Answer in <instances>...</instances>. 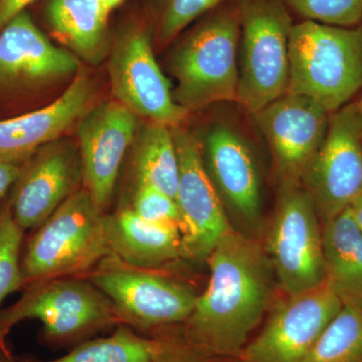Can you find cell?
<instances>
[{"instance_id": "cell-1", "label": "cell", "mask_w": 362, "mask_h": 362, "mask_svg": "<svg viewBox=\"0 0 362 362\" xmlns=\"http://www.w3.org/2000/svg\"><path fill=\"white\" fill-rule=\"evenodd\" d=\"M209 280L181 337L206 354L240 357L270 306L272 267L257 240L232 228L206 259Z\"/></svg>"}, {"instance_id": "cell-2", "label": "cell", "mask_w": 362, "mask_h": 362, "mask_svg": "<svg viewBox=\"0 0 362 362\" xmlns=\"http://www.w3.org/2000/svg\"><path fill=\"white\" fill-rule=\"evenodd\" d=\"M289 59L287 93L311 98L329 113L339 110L362 89V25L296 23Z\"/></svg>"}, {"instance_id": "cell-3", "label": "cell", "mask_w": 362, "mask_h": 362, "mask_svg": "<svg viewBox=\"0 0 362 362\" xmlns=\"http://www.w3.org/2000/svg\"><path fill=\"white\" fill-rule=\"evenodd\" d=\"M105 211L84 187L33 230L21 251L25 286L61 277H84L111 255Z\"/></svg>"}, {"instance_id": "cell-4", "label": "cell", "mask_w": 362, "mask_h": 362, "mask_svg": "<svg viewBox=\"0 0 362 362\" xmlns=\"http://www.w3.org/2000/svg\"><path fill=\"white\" fill-rule=\"evenodd\" d=\"M216 7L171 58V73L177 81L173 97L188 112L238 100L239 14L235 1Z\"/></svg>"}, {"instance_id": "cell-5", "label": "cell", "mask_w": 362, "mask_h": 362, "mask_svg": "<svg viewBox=\"0 0 362 362\" xmlns=\"http://www.w3.org/2000/svg\"><path fill=\"white\" fill-rule=\"evenodd\" d=\"M21 291L16 303L0 310V342L30 319L42 324V339L54 345L83 342L121 324L110 300L81 276L39 281Z\"/></svg>"}, {"instance_id": "cell-6", "label": "cell", "mask_w": 362, "mask_h": 362, "mask_svg": "<svg viewBox=\"0 0 362 362\" xmlns=\"http://www.w3.org/2000/svg\"><path fill=\"white\" fill-rule=\"evenodd\" d=\"M240 23L237 102L255 114L287 93L294 23L283 0H235Z\"/></svg>"}, {"instance_id": "cell-7", "label": "cell", "mask_w": 362, "mask_h": 362, "mask_svg": "<svg viewBox=\"0 0 362 362\" xmlns=\"http://www.w3.org/2000/svg\"><path fill=\"white\" fill-rule=\"evenodd\" d=\"M110 300L121 324L140 330L183 324L197 294L159 270L126 265L113 255L84 276Z\"/></svg>"}, {"instance_id": "cell-8", "label": "cell", "mask_w": 362, "mask_h": 362, "mask_svg": "<svg viewBox=\"0 0 362 362\" xmlns=\"http://www.w3.org/2000/svg\"><path fill=\"white\" fill-rule=\"evenodd\" d=\"M265 251L284 295L308 291L325 280L322 225L302 185H282Z\"/></svg>"}, {"instance_id": "cell-9", "label": "cell", "mask_w": 362, "mask_h": 362, "mask_svg": "<svg viewBox=\"0 0 362 362\" xmlns=\"http://www.w3.org/2000/svg\"><path fill=\"white\" fill-rule=\"evenodd\" d=\"M321 225L362 192V116L356 101L331 113L320 149L301 181Z\"/></svg>"}, {"instance_id": "cell-10", "label": "cell", "mask_w": 362, "mask_h": 362, "mask_svg": "<svg viewBox=\"0 0 362 362\" xmlns=\"http://www.w3.org/2000/svg\"><path fill=\"white\" fill-rule=\"evenodd\" d=\"M343 301L327 278L320 285L295 295H285L275 305L265 327L247 343L243 362H301Z\"/></svg>"}, {"instance_id": "cell-11", "label": "cell", "mask_w": 362, "mask_h": 362, "mask_svg": "<svg viewBox=\"0 0 362 362\" xmlns=\"http://www.w3.org/2000/svg\"><path fill=\"white\" fill-rule=\"evenodd\" d=\"M109 75L116 101L136 116L171 128L187 118L188 111L175 101L148 33L141 26H131L121 33L109 61Z\"/></svg>"}, {"instance_id": "cell-12", "label": "cell", "mask_w": 362, "mask_h": 362, "mask_svg": "<svg viewBox=\"0 0 362 362\" xmlns=\"http://www.w3.org/2000/svg\"><path fill=\"white\" fill-rule=\"evenodd\" d=\"M178 162L180 182L177 202L182 214V258L206 262L218 240L232 230L220 194L204 161L199 140L187 131L173 128Z\"/></svg>"}, {"instance_id": "cell-13", "label": "cell", "mask_w": 362, "mask_h": 362, "mask_svg": "<svg viewBox=\"0 0 362 362\" xmlns=\"http://www.w3.org/2000/svg\"><path fill=\"white\" fill-rule=\"evenodd\" d=\"M331 113L311 98L286 93L252 114L282 185H301L327 132Z\"/></svg>"}, {"instance_id": "cell-14", "label": "cell", "mask_w": 362, "mask_h": 362, "mask_svg": "<svg viewBox=\"0 0 362 362\" xmlns=\"http://www.w3.org/2000/svg\"><path fill=\"white\" fill-rule=\"evenodd\" d=\"M80 151L68 142L45 145L23 164L7 206L25 232L45 223L83 187Z\"/></svg>"}, {"instance_id": "cell-15", "label": "cell", "mask_w": 362, "mask_h": 362, "mask_svg": "<svg viewBox=\"0 0 362 362\" xmlns=\"http://www.w3.org/2000/svg\"><path fill=\"white\" fill-rule=\"evenodd\" d=\"M137 129L134 113L118 101H108L81 117L78 127L83 187L101 211H106L115 190L126 152Z\"/></svg>"}, {"instance_id": "cell-16", "label": "cell", "mask_w": 362, "mask_h": 362, "mask_svg": "<svg viewBox=\"0 0 362 362\" xmlns=\"http://www.w3.org/2000/svg\"><path fill=\"white\" fill-rule=\"evenodd\" d=\"M78 70L77 57L52 45L28 11L0 30V97L25 94Z\"/></svg>"}, {"instance_id": "cell-17", "label": "cell", "mask_w": 362, "mask_h": 362, "mask_svg": "<svg viewBox=\"0 0 362 362\" xmlns=\"http://www.w3.org/2000/svg\"><path fill=\"white\" fill-rule=\"evenodd\" d=\"M92 95L90 78L78 73L56 101L44 108L0 120V160L25 163L82 117Z\"/></svg>"}, {"instance_id": "cell-18", "label": "cell", "mask_w": 362, "mask_h": 362, "mask_svg": "<svg viewBox=\"0 0 362 362\" xmlns=\"http://www.w3.org/2000/svg\"><path fill=\"white\" fill-rule=\"evenodd\" d=\"M206 165L221 199L245 223H256L262 211L261 180L247 143L233 128L216 125L204 142Z\"/></svg>"}, {"instance_id": "cell-19", "label": "cell", "mask_w": 362, "mask_h": 362, "mask_svg": "<svg viewBox=\"0 0 362 362\" xmlns=\"http://www.w3.org/2000/svg\"><path fill=\"white\" fill-rule=\"evenodd\" d=\"M111 255L126 265L160 270L182 258V235L175 226L143 220L130 209L105 214Z\"/></svg>"}, {"instance_id": "cell-20", "label": "cell", "mask_w": 362, "mask_h": 362, "mask_svg": "<svg viewBox=\"0 0 362 362\" xmlns=\"http://www.w3.org/2000/svg\"><path fill=\"white\" fill-rule=\"evenodd\" d=\"M47 25L80 58L97 65L108 49V11L100 0H49Z\"/></svg>"}, {"instance_id": "cell-21", "label": "cell", "mask_w": 362, "mask_h": 362, "mask_svg": "<svg viewBox=\"0 0 362 362\" xmlns=\"http://www.w3.org/2000/svg\"><path fill=\"white\" fill-rule=\"evenodd\" d=\"M326 278L344 302L362 303V232L350 209L322 225Z\"/></svg>"}, {"instance_id": "cell-22", "label": "cell", "mask_w": 362, "mask_h": 362, "mask_svg": "<svg viewBox=\"0 0 362 362\" xmlns=\"http://www.w3.org/2000/svg\"><path fill=\"white\" fill-rule=\"evenodd\" d=\"M136 183L150 185L176 199L180 162L173 128L151 122L139 133L134 158Z\"/></svg>"}, {"instance_id": "cell-23", "label": "cell", "mask_w": 362, "mask_h": 362, "mask_svg": "<svg viewBox=\"0 0 362 362\" xmlns=\"http://www.w3.org/2000/svg\"><path fill=\"white\" fill-rule=\"evenodd\" d=\"M156 349V337H141L120 324L113 334L85 340L61 358L25 362H153Z\"/></svg>"}, {"instance_id": "cell-24", "label": "cell", "mask_w": 362, "mask_h": 362, "mask_svg": "<svg viewBox=\"0 0 362 362\" xmlns=\"http://www.w3.org/2000/svg\"><path fill=\"white\" fill-rule=\"evenodd\" d=\"M301 362H362V303L344 302Z\"/></svg>"}, {"instance_id": "cell-25", "label": "cell", "mask_w": 362, "mask_h": 362, "mask_svg": "<svg viewBox=\"0 0 362 362\" xmlns=\"http://www.w3.org/2000/svg\"><path fill=\"white\" fill-rule=\"evenodd\" d=\"M25 233L6 204L0 211V305L25 286L21 266Z\"/></svg>"}, {"instance_id": "cell-26", "label": "cell", "mask_w": 362, "mask_h": 362, "mask_svg": "<svg viewBox=\"0 0 362 362\" xmlns=\"http://www.w3.org/2000/svg\"><path fill=\"white\" fill-rule=\"evenodd\" d=\"M305 21L354 28L362 25V0H283Z\"/></svg>"}, {"instance_id": "cell-27", "label": "cell", "mask_w": 362, "mask_h": 362, "mask_svg": "<svg viewBox=\"0 0 362 362\" xmlns=\"http://www.w3.org/2000/svg\"><path fill=\"white\" fill-rule=\"evenodd\" d=\"M129 209L143 220L175 226L182 235L185 223L177 202L156 187L136 183Z\"/></svg>"}, {"instance_id": "cell-28", "label": "cell", "mask_w": 362, "mask_h": 362, "mask_svg": "<svg viewBox=\"0 0 362 362\" xmlns=\"http://www.w3.org/2000/svg\"><path fill=\"white\" fill-rule=\"evenodd\" d=\"M225 0H162L158 37L168 42L192 21L213 11Z\"/></svg>"}, {"instance_id": "cell-29", "label": "cell", "mask_w": 362, "mask_h": 362, "mask_svg": "<svg viewBox=\"0 0 362 362\" xmlns=\"http://www.w3.org/2000/svg\"><path fill=\"white\" fill-rule=\"evenodd\" d=\"M153 362H243L240 357H221L192 346L183 337H159Z\"/></svg>"}, {"instance_id": "cell-30", "label": "cell", "mask_w": 362, "mask_h": 362, "mask_svg": "<svg viewBox=\"0 0 362 362\" xmlns=\"http://www.w3.org/2000/svg\"><path fill=\"white\" fill-rule=\"evenodd\" d=\"M23 164L0 160V201L11 190L20 177Z\"/></svg>"}, {"instance_id": "cell-31", "label": "cell", "mask_w": 362, "mask_h": 362, "mask_svg": "<svg viewBox=\"0 0 362 362\" xmlns=\"http://www.w3.org/2000/svg\"><path fill=\"white\" fill-rule=\"evenodd\" d=\"M35 0H0V30Z\"/></svg>"}, {"instance_id": "cell-32", "label": "cell", "mask_w": 362, "mask_h": 362, "mask_svg": "<svg viewBox=\"0 0 362 362\" xmlns=\"http://www.w3.org/2000/svg\"><path fill=\"white\" fill-rule=\"evenodd\" d=\"M349 209L351 211L352 216H354V221H356L357 226L362 232V192L352 202Z\"/></svg>"}, {"instance_id": "cell-33", "label": "cell", "mask_w": 362, "mask_h": 362, "mask_svg": "<svg viewBox=\"0 0 362 362\" xmlns=\"http://www.w3.org/2000/svg\"><path fill=\"white\" fill-rule=\"evenodd\" d=\"M0 362H18L7 349L6 342H0Z\"/></svg>"}, {"instance_id": "cell-34", "label": "cell", "mask_w": 362, "mask_h": 362, "mask_svg": "<svg viewBox=\"0 0 362 362\" xmlns=\"http://www.w3.org/2000/svg\"><path fill=\"white\" fill-rule=\"evenodd\" d=\"M100 1H101L104 8L106 9L108 13H110L112 9L115 8L119 4H122L124 0H100Z\"/></svg>"}, {"instance_id": "cell-35", "label": "cell", "mask_w": 362, "mask_h": 362, "mask_svg": "<svg viewBox=\"0 0 362 362\" xmlns=\"http://www.w3.org/2000/svg\"><path fill=\"white\" fill-rule=\"evenodd\" d=\"M356 102L357 104V107H358L359 111H361V114L362 116V93L361 94V96L357 98V99L356 100Z\"/></svg>"}]
</instances>
